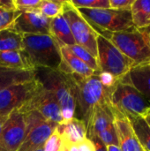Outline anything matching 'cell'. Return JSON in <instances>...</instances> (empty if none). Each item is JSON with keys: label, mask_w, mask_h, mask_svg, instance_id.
<instances>
[{"label": "cell", "mask_w": 150, "mask_h": 151, "mask_svg": "<svg viewBox=\"0 0 150 151\" xmlns=\"http://www.w3.org/2000/svg\"><path fill=\"white\" fill-rule=\"evenodd\" d=\"M75 85V118L80 119L88 127L95 108L109 101L110 90L106 88L97 74L83 77L76 73L70 74Z\"/></svg>", "instance_id": "1"}, {"label": "cell", "mask_w": 150, "mask_h": 151, "mask_svg": "<svg viewBox=\"0 0 150 151\" xmlns=\"http://www.w3.org/2000/svg\"><path fill=\"white\" fill-rule=\"evenodd\" d=\"M34 79L54 94L59 103L64 122L75 118V85L70 74H65L58 70L36 67Z\"/></svg>", "instance_id": "2"}, {"label": "cell", "mask_w": 150, "mask_h": 151, "mask_svg": "<svg viewBox=\"0 0 150 151\" xmlns=\"http://www.w3.org/2000/svg\"><path fill=\"white\" fill-rule=\"evenodd\" d=\"M21 51L32 69L58 70L62 59L60 46L50 35H23Z\"/></svg>", "instance_id": "3"}, {"label": "cell", "mask_w": 150, "mask_h": 151, "mask_svg": "<svg viewBox=\"0 0 150 151\" xmlns=\"http://www.w3.org/2000/svg\"><path fill=\"white\" fill-rule=\"evenodd\" d=\"M112 110L126 119L144 116L150 109V102L126 78L118 80L109 96Z\"/></svg>", "instance_id": "4"}, {"label": "cell", "mask_w": 150, "mask_h": 151, "mask_svg": "<svg viewBox=\"0 0 150 151\" xmlns=\"http://www.w3.org/2000/svg\"><path fill=\"white\" fill-rule=\"evenodd\" d=\"M109 40L133 63V66L150 63V27L111 33Z\"/></svg>", "instance_id": "5"}, {"label": "cell", "mask_w": 150, "mask_h": 151, "mask_svg": "<svg viewBox=\"0 0 150 151\" xmlns=\"http://www.w3.org/2000/svg\"><path fill=\"white\" fill-rule=\"evenodd\" d=\"M77 9L95 32L107 39L110 38L111 33L122 32L134 27L130 11H118L111 8Z\"/></svg>", "instance_id": "6"}, {"label": "cell", "mask_w": 150, "mask_h": 151, "mask_svg": "<svg viewBox=\"0 0 150 151\" xmlns=\"http://www.w3.org/2000/svg\"><path fill=\"white\" fill-rule=\"evenodd\" d=\"M97 63L99 71L113 75L117 80L124 78L133 67V63L109 39L97 36Z\"/></svg>", "instance_id": "7"}, {"label": "cell", "mask_w": 150, "mask_h": 151, "mask_svg": "<svg viewBox=\"0 0 150 151\" xmlns=\"http://www.w3.org/2000/svg\"><path fill=\"white\" fill-rule=\"evenodd\" d=\"M62 15L70 27L75 43L85 48L96 58L98 34L93 27L70 1L64 2Z\"/></svg>", "instance_id": "8"}, {"label": "cell", "mask_w": 150, "mask_h": 151, "mask_svg": "<svg viewBox=\"0 0 150 151\" xmlns=\"http://www.w3.org/2000/svg\"><path fill=\"white\" fill-rule=\"evenodd\" d=\"M26 123L25 138L17 151H35L42 148L57 124L47 121L37 111L23 113Z\"/></svg>", "instance_id": "9"}, {"label": "cell", "mask_w": 150, "mask_h": 151, "mask_svg": "<svg viewBox=\"0 0 150 151\" xmlns=\"http://www.w3.org/2000/svg\"><path fill=\"white\" fill-rule=\"evenodd\" d=\"M41 83L32 81L12 84L0 91V118L7 117L15 110L22 107L36 92Z\"/></svg>", "instance_id": "10"}, {"label": "cell", "mask_w": 150, "mask_h": 151, "mask_svg": "<svg viewBox=\"0 0 150 151\" xmlns=\"http://www.w3.org/2000/svg\"><path fill=\"white\" fill-rule=\"evenodd\" d=\"M21 114L28 111H37L47 121L62 124L64 122L59 103L54 94L41 84L34 96L18 110Z\"/></svg>", "instance_id": "11"}, {"label": "cell", "mask_w": 150, "mask_h": 151, "mask_svg": "<svg viewBox=\"0 0 150 151\" xmlns=\"http://www.w3.org/2000/svg\"><path fill=\"white\" fill-rule=\"evenodd\" d=\"M50 19L43 16L38 10L19 12L11 27L21 35H50Z\"/></svg>", "instance_id": "12"}, {"label": "cell", "mask_w": 150, "mask_h": 151, "mask_svg": "<svg viewBox=\"0 0 150 151\" xmlns=\"http://www.w3.org/2000/svg\"><path fill=\"white\" fill-rule=\"evenodd\" d=\"M25 134L24 116L15 110L7 117L2 127V142L5 151L18 150L25 138Z\"/></svg>", "instance_id": "13"}, {"label": "cell", "mask_w": 150, "mask_h": 151, "mask_svg": "<svg viewBox=\"0 0 150 151\" xmlns=\"http://www.w3.org/2000/svg\"><path fill=\"white\" fill-rule=\"evenodd\" d=\"M113 114L114 127L118 136V146L121 151H144L134 134L129 120L114 111Z\"/></svg>", "instance_id": "14"}, {"label": "cell", "mask_w": 150, "mask_h": 151, "mask_svg": "<svg viewBox=\"0 0 150 151\" xmlns=\"http://www.w3.org/2000/svg\"><path fill=\"white\" fill-rule=\"evenodd\" d=\"M114 125V114L110 102L97 105L87 127V138L97 136L100 133Z\"/></svg>", "instance_id": "15"}, {"label": "cell", "mask_w": 150, "mask_h": 151, "mask_svg": "<svg viewBox=\"0 0 150 151\" xmlns=\"http://www.w3.org/2000/svg\"><path fill=\"white\" fill-rule=\"evenodd\" d=\"M57 130L61 137L62 144L72 147L87 139V127L83 121L73 118L57 125Z\"/></svg>", "instance_id": "16"}, {"label": "cell", "mask_w": 150, "mask_h": 151, "mask_svg": "<svg viewBox=\"0 0 150 151\" xmlns=\"http://www.w3.org/2000/svg\"><path fill=\"white\" fill-rule=\"evenodd\" d=\"M50 35L57 42L60 47H69L76 44L70 27L62 14L50 19Z\"/></svg>", "instance_id": "17"}, {"label": "cell", "mask_w": 150, "mask_h": 151, "mask_svg": "<svg viewBox=\"0 0 150 151\" xmlns=\"http://www.w3.org/2000/svg\"><path fill=\"white\" fill-rule=\"evenodd\" d=\"M126 78L150 102V63L133 66Z\"/></svg>", "instance_id": "18"}, {"label": "cell", "mask_w": 150, "mask_h": 151, "mask_svg": "<svg viewBox=\"0 0 150 151\" xmlns=\"http://www.w3.org/2000/svg\"><path fill=\"white\" fill-rule=\"evenodd\" d=\"M34 79V70H20L0 67V91L4 88L20 82Z\"/></svg>", "instance_id": "19"}, {"label": "cell", "mask_w": 150, "mask_h": 151, "mask_svg": "<svg viewBox=\"0 0 150 151\" xmlns=\"http://www.w3.org/2000/svg\"><path fill=\"white\" fill-rule=\"evenodd\" d=\"M130 12L134 27H150V0H133Z\"/></svg>", "instance_id": "20"}, {"label": "cell", "mask_w": 150, "mask_h": 151, "mask_svg": "<svg viewBox=\"0 0 150 151\" xmlns=\"http://www.w3.org/2000/svg\"><path fill=\"white\" fill-rule=\"evenodd\" d=\"M134 134L144 151H150V126L144 116L127 119Z\"/></svg>", "instance_id": "21"}, {"label": "cell", "mask_w": 150, "mask_h": 151, "mask_svg": "<svg viewBox=\"0 0 150 151\" xmlns=\"http://www.w3.org/2000/svg\"><path fill=\"white\" fill-rule=\"evenodd\" d=\"M60 52H61L62 58L68 65L72 73H76L83 77H90L95 73L85 63H83L80 59L75 57L67 47L65 46L60 47Z\"/></svg>", "instance_id": "22"}, {"label": "cell", "mask_w": 150, "mask_h": 151, "mask_svg": "<svg viewBox=\"0 0 150 151\" xmlns=\"http://www.w3.org/2000/svg\"><path fill=\"white\" fill-rule=\"evenodd\" d=\"M23 35L11 27L0 31V51H20Z\"/></svg>", "instance_id": "23"}, {"label": "cell", "mask_w": 150, "mask_h": 151, "mask_svg": "<svg viewBox=\"0 0 150 151\" xmlns=\"http://www.w3.org/2000/svg\"><path fill=\"white\" fill-rule=\"evenodd\" d=\"M0 67L32 70L22 51H0Z\"/></svg>", "instance_id": "24"}, {"label": "cell", "mask_w": 150, "mask_h": 151, "mask_svg": "<svg viewBox=\"0 0 150 151\" xmlns=\"http://www.w3.org/2000/svg\"><path fill=\"white\" fill-rule=\"evenodd\" d=\"M67 48L70 50V51L75 57H77L83 63H85L88 67H90L95 73V74H96V73H98L100 72L98 63H97V59L88 50H87L85 48H83V47H81L80 45H77V44L69 46Z\"/></svg>", "instance_id": "25"}, {"label": "cell", "mask_w": 150, "mask_h": 151, "mask_svg": "<svg viewBox=\"0 0 150 151\" xmlns=\"http://www.w3.org/2000/svg\"><path fill=\"white\" fill-rule=\"evenodd\" d=\"M64 2L58 0H41L38 11L48 19L56 18L62 14Z\"/></svg>", "instance_id": "26"}, {"label": "cell", "mask_w": 150, "mask_h": 151, "mask_svg": "<svg viewBox=\"0 0 150 151\" xmlns=\"http://www.w3.org/2000/svg\"><path fill=\"white\" fill-rule=\"evenodd\" d=\"M70 2L76 8L110 9L109 0H71Z\"/></svg>", "instance_id": "27"}, {"label": "cell", "mask_w": 150, "mask_h": 151, "mask_svg": "<svg viewBox=\"0 0 150 151\" xmlns=\"http://www.w3.org/2000/svg\"><path fill=\"white\" fill-rule=\"evenodd\" d=\"M19 11H13L0 6V31L11 27Z\"/></svg>", "instance_id": "28"}, {"label": "cell", "mask_w": 150, "mask_h": 151, "mask_svg": "<svg viewBox=\"0 0 150 151\" xmlns=\"http://www.w3.org/2000/svg\"><path fill=\"white\" fill-rule=\"evenodd\" d=\"M97 137L103 142L105 146L109 145H118V136L117 133L114 127V125L107 128L106 130L103 131L100 133Z\"/></svg>", "instance_id": "29"}, {"label": "cell", "mask_w": 150, "mask_h": 151, "mask_svg": "<svg viewBox=\"0 0 150 151\" xmlns=\"http://www.w3.org/2000/svg\"><path fill=\"white\" fill-rule=\"evenodd\" d=\"M62 147V141L61 137L57 130L53 132V134L50 136V138L46 141L44 146H43V150L44 151H60Z\"/></svg>", "instance_id": "30"}, {"label": "cell", "mask_w": 150, "mask_h": 151, "mask_svg": "<svg viewBox=\"0 0 150 151\" xmlns=\"http://www.w3.org/2000/svg\"><path fill=\"white\" fill-rule=\"evenodd\" d=\"M13 3L17 11L27 12L38 10L41 0H13Z\"/></svg>", "instance_id": "31"}, {"label": "cell", "mask_w": 150, "mask_h": 151, "mask_svg": "<svg viewBox=\"0 0 150 151\" xmlns=\"http://www.w3.org/2000/svg\"><path fill=\"white\" fill-rule=\"evenodd\" d=\"M110 8L118 11H130L133 0H109Z\"/></svg>", "instance_id": "32"}, {"label": "cell", "mask_w": 150, "mask_h": 151, "mask_svg": "<svg viewBox=\"0 0 150 151\" xmlns=\"http://www.w3.org/2000/svg\"><path fill=\"white\" fill-rule=\"evenodd\" d=\"M100 79V81L102 82V84L106 88L111 89L115 84L116 82L118 81L117 80L113 75H111V73H103V72H99L98 73H96Z\"/></svg>", "instance_id": "33"}, {"label": "cell", "mask_w": 150, "mask_h": 151, "mask_svg": "<svg viewBox=\"0 0 150 151\" xmlns=\"http://www.w3.org/2000/svg\"><path fill=\"white\" fill-rule=\"evenodd\" d=\"M69 151H95V149L92 142L87 138L81 143L70 147Z\"/></svg>", "instance_id": "34"}, {"label": "cell", "mask_w": 150, "mask_h": 151, "mask_svg": "<svg viewBox=\"0 0 150 151\" xmlns=\"http://www.w3.org/2000/svg\"><path fill=\"white\" fill-rule=\"evenodd\" d=\"M88 140L92 142L95 151H107V147L103 144V142L97 136H94Z\"/></svg>", "instance_id": "35"}, {"label": "cell", "mask_w": 150, "mask_h": 151, "mask_svg": "<svg viewBox=\"0 0 150 151\" xmlns=\"http://www.w3.org/2000/svg\"><path fill=\"white\" fill-rule=\"evenodd\" d=\"M5 119H6L0 118V151H5V150L4 149V146H3V142H2V127H3V125H4Z\"/></svg>", "instance_id": "36"}, {"label": "cell", "mask_w": 150, "mask_h": 151, "mask_svg": "<svg viewBox=\"0 0 150 151\" xmlns=\"http://www.w3.org/2000/svg\"><path fill=\"white\" fill-rule=\"evenodd\" d=\"M107 147V151H121L118 145H109Z\"/></svg>", "instance_id": "37"}, {"label": "cell", "mask_w": 150, "mask_h": 151, "mask_svg": "<svg viewBox=\"0 0 150 151\" xmlns=\"http://www.w3.org/2000/svg\"><path fill=\"white\" fill-rule=\"evenodd\" d=\"M69 147H67V146H65V145H64V144H62V147H61V150L60 151H69Z\"/></svg>", "instance_id": "38"}, {"label": "cell", "mask_w": 150, "mask_h": 151, "mask_svg": "<svg viewBox=\"0 0 150 151\" xmlns=\"http://www.w3.org/2000/svg\"><path fill=\"white\" fill-rule=\"evenodd\" d=\"M145 117H149L150 119V109H149L148 111H147V112L145 113V115H144Z\"/></svg>", "instance_id": "39"}, {"label": "cell", "mask_w": 150, "mask_h": 151, "mask_svg": "<svg viewBox=\"0 0 150 151\" xmlns=\"http://www.w3.org/2000/svg\"><path fill=\"white\" fill-rule=\"evenodd\" d=\"M145 117V116H144ZM145 119H146V120H147V122L149 123V125L150 126V119L149 118V117H145Z\"/></svg>", "instance_id": "40"}, {"label": "cell", "mask_w": 150, "mask_h": 151, "mask_svg": "<svg viewBox=\"0 0 150 151\" xmlns=\"http://www.w3.org/2000/svg\"><path fill=\"white\" fill-rule=\"evenodd\" d=\"M35 151H44L43 150V147H42V148H40V149H38L37 150H35Z\"/></svg>", "instance_id": "41"}]
</instances>
